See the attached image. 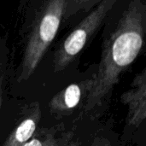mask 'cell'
Here are the masks:
<instances>
[{
    "mask_svg": "<svg viewBox=\"0 0 146 146\" xmlns=\"http://www.w3.org/2000/svg\"><path fill=\"white\" fill-rule=\"evenodd\" d=\"M103 1L104 0H67L63 21H68L70 17L79 13H88Z\"/></svg>",
    "mask_w": 146,
    "mask_h": 146,
    "instance_id": "cell-9",
    "label": "cell"
},
{
    "mask_svg": "<svg viewBox=\"0 0 146 146\" xmlns=\"http://www.w3.org/2000/svg\"><path fill=\"white\" fill-rule=\"evenodd\" d=\"M145 33V2L131 0L115 28L103 43L95 82L81 120H96L106 115L115 86L144 49Z\"/></svg>",
    "mask_w": 146,
    "mask_h": 146,
    "instance_id": "cell-1",
    "label": "cell"
},
{
    "mask_svg": "<svg viewBox=\"0 0 146 146\" xmlns=\"http://www.w3.org/2000/svg\"><path fill=\"white\" fill-rule=\"evenodd\" d=\"M38 100L10 97L0 113V146H23L40 124Z\"/></svg>",
    "mask_w": 146,
    "mask_h": 146,
    "instance_id": "cell-4",
    "label": "cell"
},
{
    "mask_svg": "<svg viewBox=\"0 0 146 146\" xmlns=\"http://www.w3.org/2000/svg\"><path fill=\"white\" fill-rule=\"evenodd\" d=\"M74 146H121L114 119L105 115L96 120H80L76 128Z\"/></svg>",
    "mask_w": 146,
    "mask_h": 146,
    "instance_id": "cell-6",
    "label": "cell"
},
{
    "mask_svg": "<svg viewBox=\"0 0 146 146\" xmlns=\"http://www.w3.org/2000/svg\"><path fill=\"white\" fill-rule=\"evenodd\" d=\"M120 100L127 108L119 133L121 146H146V67L134 76Z\"/></svg>",
    "mask_w": 146,
    "mask_h": 146,
    "instance_id": "cell-5",
    "label": "cell"
},
{
    "mask_svg": "<svg viewBox=\"0 0 146 146\" xmlns=\"http://www.w3.org/2000/svg\"><path fill=\"white\" fill-rule=\"evenodd\" d=\"M98 64L79 71L55 90L43 95L39 126H74L81 119L88 96L93 87Z\"/></svg>",
    "mask_w": 146,
    "mask_h": 146,
    "instance_id": "cell-3",
    "label": "cell"
},
{
    "mask_svg": "<svg viewBox=\"0 0 146 146\" xmlns=\"http://www.w3.org/2000/svg\"><path fill=\"white\" fill-rule=\"evenodd\" d=\"M67 0H20L17 33L22 46L15 65L10 95L27 98L29 88L64 20Z\"/></svg>",
    "mask_w": 146,
    "mask_h": 146,
    "instance_id": "cell-2",
    "label": "cell"
},
{
    "mask_svg": "<svg viewBox=\"0 0 146 146\" xmlns=\"http://www.w3.org/2000/svg\"><path fill=\"white\" fill-rule=\"evenodd\" d=\"M72 146H74V143H73V145H72Z\"/></svg>",
    "mask_w": 146,
    "mask_h": 146,
    "instance_id": "cell-10",
    "label": "cell"
},
{
    "mask_svg": "<svg viewBox=\"0 0 146 146\" xmlns=\"http://www.w3.org/2000/svg\"><path fill=\"white\" fill-rule=\"evenodd\" d=\"M15 68L14 53L7 38L0 37V113L10 98V80Z\"/></svg>",
    "mask_w": 146,
    "mask_h": 146,
    "instance_id": "cell-8",
    "label": "cell"
},
{
    "mask_svg": "<svg viewBox=\"0 0 146 146\" xmlns=\"http://www.w3.org/2000/svg\"><path fill=\"white\" fill-rule=\"evenodd\" d=\"M77 125L38 126L31 139L23 146H72Z\"/></svg>",
    "mask_w": 146,
    "mask_h": 146,
    "instance_id": "cell-7",
    "label": "cell"
}]
</instances>
